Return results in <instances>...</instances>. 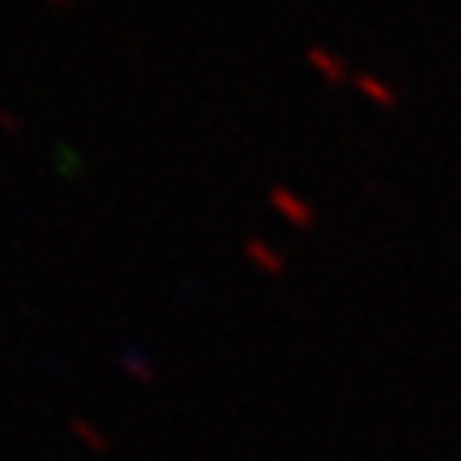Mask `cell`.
Returning <instances> with one entry per match:
<instances>
[{"label":"cell","instance_id":"3957f363","mask_svg":"<svg viewBox=\"0 0 461 461\" xmlns=\"http://www.w3.org/2000/svg\"><path fill=\"white\" fill-rule=\"evenodd\" d=\"M352 86H356L365 99H373L376 106H383V110H393V106H397V89H393V86H386L383 79L373 76V72H359V76H352Z\"/></svg>","mask_w":461,"mask_h":461},{"label":"cell","instance_id":"8992f818","mask_svg":"<svg viewBox=\"0 0 461 461\" xmlns=\"http://www.w3.org/2000/svg\"><path fill=\"white\" fill-rule=\"evenodd\" d=\"M0 127H4V130H11V134H18V130H21L18 116L7 113V110H0Z\"/></svg>","mask_w":461,"mask_h":461},{"label":"cell","instance_id":"7a4b0ae2","mask_svg":"<svg viewBox=\"0 0 461 461\" xmlns=\"http://www.w3.org/2000/svg\"><path fill=\"white\" fill-rule=\"evenodd\" d=\"M307 62H311V69L325 79L328 86H339V82H346L348 79L346 62L335 55V52L322 48V45H311V48H307Z\"/></svg>","mask_w":461,"mask_h":461},{"label":"cell","instance_id":"6da1fadb","mask_svg":"<svg viewBox=\"0 0 461 461\" xmlns=\"http://www.w3.org/2000/svg\"><path fill=\"white\" fill-rule=\"evenodd\" d=\"M270 202H273V209L281 212L288 222H294L298 230L314 226V209H311V202L298 198V195L290 192V189H273V192H270Z\"/></svg>","mask_w":461,"mask_h":461},{"label":"cell","instance_id":"5b68a950","mask_svg":"<svg viewBox=\"0 0 461 461\" xmlns=\"http://www.w3.org/2000/svg\"><path fill=\"white\" fill-rule=\"evenodd\" d=\"M72 431H76L79 438L89 444L93 451H106V438L99 434L96 427H89V421H82V417H76V421H72Z\"/></svg>","mask_w":461,"mask_h":461},{"label":"cell","instance_id":"52a82bcc","mask_svg":"<svg viewBox=\"0 0 461 461\" xmlns=\"http://www.w3.org/2000/svg\"><path fill=\"white\" fill-rule=\"evenodd\" d=\"M48 4H52V7H55V11H65V14H69V11H72V0H48Z\"/></svg>","mask_w":461,"mask_h":461},{"label":"cell","instance_id":"277c9868","mask_svg":"<svg viewBox=\"0 0 461 461\" xmlns=\"http://www.w3.org/2000/svg\"><path fill=\"white\" fill-rule=\"evenodd\" d=\"M247 256H250L260 270H267V273H284V267H288L284 256L273 250L267 239H260V236H250V239H247Z\"/></svg>","mask_w":461,"mask_h":461}]
</instances>
